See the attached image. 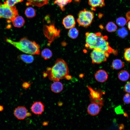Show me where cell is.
Returning <instances> with one entry per match:
<instances>
[{
	"instance_id": "cell-1",
	"label": "cell",
	"mask_w": 130,
	"mask_h": 130,
	"mask_svg": "<svg viewBox=\"0 0 130 130\" xmlns=\"http://www.w3.org/2000/svg\"><path fill=\"white\" fill-rule=\"evenodd\" d=\"M46 71L49 78L54 81H58L64 78L69 73L67 63L63 59L60 58L56 59L52 67H48Z\"/></svg>"
},
{
	"instance_id": "cell-2",
	"label": "cell",
	"mask_w": 130,
	"mask_h": 130,
	"mask_svg": "<svg viewBox=\"0 0 130 130\" xmlns=\"http://www.w3.org/2000/svg\"><path fill=\"white\" fill-rule=\"evenodd\" d=\"M6 41L25 53L32 55H39L40 53L38 44L35 41L28 39L26 37L22 38L17 42L8 38L6 39Z\"/></svg>"
},
{
	"instance_id": "cell-3",
	"label": "cell",
	"mask_w": 130,
	"mask_h": 130,
	"mask_svg": "<svg viewBox=\"0 0 130 130\" xmlns=\"http://www.w3.org/2000/svg\"><path fill=\"white\" fill-rule=\"evenodd\" d=\"M97 37L93 49H97L105 52L108 57L110 54L113 52V50L109 46L107 40V36H103L100 32H97Z\"/></svg>"
},
{
	"instance_id": "cell-4",
	"label": "cell",
	"mask_w": 130,
	"mask_h": 130,
	"mask_svg": "<svg viewBox=\"0 0 130 130\" xmlns=\"http://www.w3.org/2000/svg\"><path fill=\"white\" fill-rule=\"evenodd\" d=\"M18 15V10L15 6H9L4 2L0 3V19H6L11 22L13 19Z\"/></svg>"
},
{
	"instance_id": "cell-5",
	"label": "cell",
	"mask_w": 130,
	"mask_h": 130,
	"mask_svg": "<svg viewBox=\"0 0 130 130\" xmlns=\"http://www.w3.org/2000/svg\"><path fill=\"white\" fill-rule=\"evenodd\" d=\"M94 16L92 12L84 9L79 12L77 21L80 26L87 27L91 24Z\"/></svg>"
},
{
	"instance_id": "cell-6",
	"label": "cell",
	"mask_w": 130,
	"mask_h": 130,
	"mask_svg": "<svg viewBox=\"0 0 130 130\" xmlns=\"http://www.w3.org/2000/svg\"><path fill=\"white\" fill-rule=\"evenodd\" d=\"M60 31V30L55 28L54 24L49 26L46 25L43 29L45 35L51 42L59 36Z\"/></svg>"
},
{
	"instance_id": "cell-7",
	"label": "cell",
	"mask_w": 130,
	"mask_h": 130,
	"mask_svg": "<svg viewBox=\"0 0 130 130\" xmlns=\"http://www.w3.org/2000/svg\"><path fill=\"white\" fill-rule=\"evenodd\" d=\"M91 57L92 63L98 64L106 61L108 57L105 52L97 49H92Z\"/></svg>"
},
{
	"instance_id": "cell-8",
	"label": "cell",
	"mask_w": 130,
	"mask_h": 130,
	"mask_svg": "<svg viewBox=\"0 0 130 130\" xmlns=\"http://www.w3.org/2000/svg\"><path fill=\"white\" fill-rule=\"evenodd\" d=\"M90 91V99L92 103L97 104L102 106L103 102L102 99V94L100 91L93 90L89 86H87Z\"/></svg>"
},
{
	"instance_id": "cell-9",
	"label": "cell",
	"mask_w": 130,
	"mask_h": 130,
	"mask_svg": "<svg viewBox=\"0 0 130 130\" xmlns=\"http://www.w3.org/2000/svg\"><path fill=\"white\" fill-rule=\"evenodd\" d=\"M85 47L89 49H93L97 37V33L87 32L85 34Z\"/></svg>"
},
{
	"instance_id": "cell-10",
	"label": "cell",
	"mask_w": 130,
	"mask_h": 130,
	"mask_svg": "<svg viewBox=\"0 0 130 130\" xmlns=\"http://www.w3.org/2000/svg\"><path fill=\"white\" fill-rule=\"evenodd\" d=\"M27 110L24 106H18L15 108L14 111L15 116L19 120H23L27 117Z\"/></svg>"
},
{
	"instance_id": "cell-11",
	"label": "cell",
	"mask_w": 130,
	"mask_h": 130,
	"mask_svg": "<svg viewBox=\"0 0 130 130\" xmlns=\"http://www.w3.org/2000/svg\"><path fill=\"white\" fill-rule=\"evenodd\" d=\"M45 106L41 102L36 101L31 105L30 109L32 112L37 115L41 114L44 112Z\"/></svg>"
},
{
	"instance_id": "cell-12",
	"label": "cell",
	"mask_w": 130,
	"mask_h": 130,
	"mask_svg": "<svg viewBox=\"0 0 130 130\" xmlns=\"http://www.w3.org/2000/svg\"><path fill=\"white\" fill-rule=\"evenodd\" d=\"M62 24L66 29H70L74 27L76 22L74 17L71 15L67 16L63 19Z\"/></svg>"
},
{
	"instance_id": "cell-13",
	"label": "cell",
	"mask_w": 130,
	"mask_h": 130,
	"mask_svg": "<svg viewBox=\"0 0 130 130\" xmlns=\"http://www.w3.org/2000/svg\"><path fill=\"white\" fill-rule=\"evenodd\" d=\"M101 106L97 104L92 103L88 106L87 111L88 113L92 116H95L100 112Z\"/></svg>"
},
{
	"instance_id": "cell-14",
	"label": "cell",
	"mask_w": 130,
	"mask_h": 130,
	"mask_svg": "<svg viewBox=\"0 0 130 130\" xmlns=\"http://www.w3.org/2000/svg\"><path fill=\"white\" fill-rule=\"evenodd\" d=\"M94 77L97 81L100 83H103L107 79L108 75L105 71L100 69L96 72L94 75Z\"/></svg>"
},
{
	"instance_id": "cell-15",
	"label": "cell",
	"mask_w": 130,
	"mask_h": 130,
	"mask_svg": "<svg viewBox=\"0 0 130 130\" xmlns=\"http://www.w3.org/2000/svg\"><path fill=\"white\" fill-rule=\"evenodd\" d=\"M49 0H27V2L26 3L27 6L32 5L39 7L47 4Z\"/></svg>"
},
{
	"instance_id": "cell-16",
	"label": "cell",
	"mask_w": 130,
	"mask_h": 130,
	"mask_svg": "<svg viewBox=\"0 0 130 130\" xmlns=\"http://www.w3.org/2000/svg\"><path fill=\"white\" fill-rule=\"evenodd\" d=\"M51 89L52 91L55 93L61 92L63 90V86L62 84L58 81H55L51 85Z\"/></svg>"
},
{
	"instance_id": "cell-17",
	"label": "cell",
	"mask_w": 130,
	"mask_h": 130,
	"mask_svg": "<svg viewBox=\"0 0 130 130\" xmlns=\"http://www.w3.org/2000/svg\"><path fill=\"white\" fill-rule=\"evenodd\" d=\"M13 26L15 27L20 28L23 26L25 23L23 18L21 16H17L11 20Z\"/></svg>"
},
{
	"instance_id": "cell-18",
	"label": "cell",
	"mask_w": 130,
	"mask_h": 130,
	"mask_svg": "<svg viewBox=\"0 0 130 130\" xmlns=\"http://www.w3.org/2000/svg\"><path fill=\"white\" fill-rule=\"evenodd\" d=\"M18 58L26 64L32 63L34 60L33 56L31 55L20 54L18 56Z\"/></svg>"
},
{
	"instance_id": "cell-19",
	"label": "cell",
	"mask_w": 130,
	"mask_h": 130,
	"mask_svg": "<svg viewBox=\"0 0 130 130\" xmlns=\"http://www.w3.org/2000/svg\"><path fill=\"white\" fill-rule=\"evenodd\" d=\"M88 3L92 8L102 7L105 5L104 0H88Z\"/></svg>"
},
{
	"instance_id": "cell-20",
	"label": "cell",
	"mask_w": 130,
	"mask_h": 130,
	"mask_svg": "<svg viewBox=\"0 0 130 130\" xmlns=\"http://www.w3.org/2000/svg\"><path fill=\"white\" fill-rule=\"evenodd\" d=\"M124 63L120 59H119L113 60L111 65L112 67L116 70L120 69L124 67Z\"/></svg>"
},
{
	"instance_id": "cell-21",
	"label": "cell",
	"mask_w": 130,
	"mask_h": 130,
	"mask_svg": "<svg viewBox=\"0 0 130 130\" xmlns=\"http://www.w3.org/2000/svg\"><path fill=\"white\" fill-rule=\"evenodd\" d=\"M130 76L129 72L125 70L121 71L118 74V77L119 79L123 81L127 80L129 78Z\"/></svg>"
},
{
	"instance_id": "cell-22",
	"label": "cell",
	"mask_w": 130,
	"mask_h": 130,
	"mask_svg": "<svg viewBox=\"0 0 130 130\" xmlns=\"http://www.w3.org/2000/svg\"><path fill=\"white\" fill-rule=\"evenodd\" d=\"M72 0H55L54 2V4L58 5L63 11L65 10L64 6L68 3L71 2Z\"/></svg>"
},
{
	"instance_id": "cell-23",
	"label": "cell",
	"mask_w": 130,
	"mask_h": 130,
	"mask_svg": "<svg viewBox=\"0 0 130 130\" xmlns=\"http://www.w3.org/2000/svg\"><path fill=\"white\" fill-rule=\"evenodd\" d=\"M52 51L48 48H45L41 52V55L42 57L45 60L50 58L52 56Z\"/></svg>"
},
{
	"instance_id": "cell-24",
	"label": "cell",
	"mask_w": 130,
	"mask_h": 130,
	"mask_svg": "<svg viewBox=\"0 0 130 130\" xmlns=\"http://www.w3.org/2000/svg\"><path fill=\"white\" fill-rule=\"evenodd\" d=\"M78 30L74 27L70 29L68 32V35L71 38L75 39L78 37Z\"/></svg>"
},
{
	"instance_id": "cell-25",
	"label": "cell",
	"mask_w": 130,
	"mask_h": 130,
	"mask_svg": "<svg viewBox=\"0 0 130 130\" xmlns=\"http://www.w3.org/2000/svg\"><path fill=\"white\" fill-rule=\"evenodd\" d=\"M25 14L28 18H31L34 17L36 15L35 10L33 8L29 7L27 8L25 11Z\"/></svg>"
},
{
	"instance_id": "cell-26",
	"label": "cell",
	"mask_w": 130,
	"mask_h": 130,
	"mask_svg": "<svg viewBox=\"0 0 130 130\" xmlns=\"http://www.w3.org/2000/svg\"><path fill=\"white\" fill-rule=\"evenodd\" d=\"M105 28L106 30L110 32H115L117 29V26L116 24L112 22H109L106 25Z\"/></svg>"
},
{
	"instance_id": "cell-27",
	"label": "cell",
	"mask_w": 130,
	"mask_h": 130,
	"mask_svg": "<svg viewBox=\"0 0 130 130\" xmlns=\"http://www.w3.org/2000/svg\"><path fill=\"white\" fill-rule=\"evenodd\" d=\"M117 33L118 36L122 38H124L128 34L127 30L124 27L118 29L117 31Z\"/></svg>"
},
{
	"instance_id": "cell-28",
	"label": "cell",
	"mask_w": 130,
	"mask_h": 130,
	"mask_svg": "<svg viewBox=\"0 0 130 130\" xmlns=\"http://www.w3.org/2000/svg\"><path fill=\"white\" fill-rule=\"evenodd\" d=\"M127 22V20L125 19L122 17H119L116 20V23L117 24L121 26H124Z\"/></svg>"
},
{
	"instance_id": "cell-29",
	"label": "cell",
	"mask_w": 130,
	"mask_h": 130,
	"mask_svg": "<svg viewBox=\"0 0 130 130\" xmlns=\"http://www.w3.org/2000/svg\"><path fill=\"white\" fill-rule=\"evenodd\" d=\"M23 0H6L4 2L9 6H12L19 3L21 2Z\"/></svg>"
},
{
	"instance_id": "cell-30",
	"label": "cell",
	"mask_w": 130,
	"mask_h": 130,
	"mask_svg": "<svg viewBox=\"0 0 130 130\" xmlns=\"http://www.w3.org/2000/svg\"><path fill=\"white\" fill-rule=\"evenodd\" d=\"M124 57L125 60L128 62H130V48L125 49Z\"/></svg>"
},
{
	"instance_id": "cell-31",
	"label": "cell",
	"mask_w": 130,
	"mask_h": 130,
	"mask_svg": "<svg viewBox=\"0 0 130 130\" xmlns=\"http://www.w3.org/2000/svg\"><path fill=\"white\" fill-rule=\"evenodd\" d=\"M123 101L126 104L130 103V95L129 93H126L124 96L123 98Z\"/></svg>"
},
{
	"instance_id": "cell-32",
	"label": "cell",
	"mask_w": 130,
	"mask_h": 130,
	"mask_svg": "<svg viewBox=\"0 0 130 130\" xmlns=\"http://www.w3.org/2000/svg\"><path fill=\"white\" fill-rule=\"evenodd\" d=\"M125 91L127 93L130 94V82H128L124 87Z\"/></svg>"
},
{
	"instance_id": "cell-33",
	"label": "cell",
	"mask_w": 130,
	"mask_h": 130,
	"mask_svg": "<svg viewBox=\"0 0 130 130\" xmlns=\"http://www.w3.org/2000/svg\"><path fill=\"white\" fill-rule=\"evenodd\" d=\"M31 84V83L27 82H24L22 84V86L23 89L26 90L29 87Z\"/></svg>"
},
{
	"instance_id": "cell-34",
	"label": "cell",
	"mask_w": 130,
	"mask_h": 130,
	"mask_svg": "<svg viewBox=\"0 0 130 130\" xmlns=\"http://www.w3.org/2000/svg\"><path fill=\"white\" fill-rule=\"evenodd\" d=\"M65 78L67 80H69L71 79V76L68 74L66 76Z\"/></svg>"
},
{
	"instance_id": "cell-35",
	"label": "cell",
	"mask_w": 130,
	"mask_h": 130,
	"mask_svg": "<svg viewBox=\"0 0 130 130\" xmlns=\"http://www.w3.org/2000/svg\"><path fill=\"white\" fill-rule=\"evenodd\" d=\"M43 76L44 78H45L47 77L48 76V75L46 72H44L43 73Z\"/></svg>"
},
{
	"instance_id": "cell-36",
	"label": "cell",
	"mask_w": 130,
	"mask_h": 130,
	"mask_svg": "<svg viewBox=\"0 0 130 130\" xmlns=\"http://www.w3.org/2000/svg\"><path fill=\"white\" fill-rule=\"evenodd\" d=\"M4 110V107L3 105H0V111H2Z\"/></svg>"
},
{
	"instance_id": "cell-37",
	"label": "cell",
	"mask_w": 130,
	"mask_h": 130,
	"mask_svg": "<svg viewBox=\"0 0 130 130\" xmlns=\"http://www.w3.org/2000/svg\"><path fill=\"white\" fill-rule=\"evenodd\" d=\"M127 26L129 29L130 31V20L128 22Z\"/></svg>"
},
{
	"instance_id": "cell-38",
	"label": "cell",
	"mask_w": 130,
	"mask_h": 130,
	"mask_svg": "<svg viewBox=\"0 0 130 130\" xmlns=\"http://www.w3.org/2000/svg\"><path fill=\"white\" fill-rule=\"evenodd\" d=\"M98 15L99 18H100L102 17V14L100 13V15L99 14Z\"/></svg>"
}]
</instances>
